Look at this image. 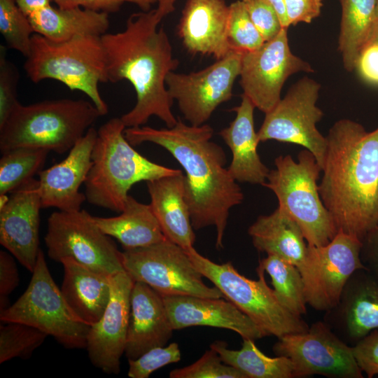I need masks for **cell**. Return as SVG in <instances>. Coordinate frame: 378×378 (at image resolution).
<instances>
[{"label":"cell","instance_id":"ac0fdd59","mask_svg":"<svg viewBox=\"0 0 378 378\" xmlns=\"http://www.w3.org/2000/svg\"><path fill=\"white\" fill-rule=\"evenodd\" d=\"M38 180H29L9 193L0 208V243L27 270H34L39 248Z\"/></svg>","mask_w":378,"mask_h":378},{"label":"cell","instance_id":"7dc6e473","mask_svg":"<svg viewBox=\"0 0 378 378\" xmlns=\"http://www.w3.org/2000/svg\"><path fill=\"white\" fill-rule=\"evenodd\" d=\"M20 8L28 17L37 10L51 5L52 0H15Z\"/></svg>","mask_w":378,"mask_h":378},{"label":"cell","instance_id":"44dd1931","mask_svg":"<svg viewBox=\"0 0 378 378\" xmlns=\"http://www.w3.org/2000/svg\"><path fill=\"white\" fill-rule=\"evenodd\" d=\"M174 330L209 326L232 330L242 339L258 340L267 333L232 302L223 298L162 295Z\"/></svg>","mask_w":378,"mask_h":378},{"label":"cell","instance_id":"5b68a950","mask_svg":"<svg viewBox=\"0 0 378 378\" xmlns=\"http://www.w3.org/2000/svg\"><path fill=\"white\" fill-rule=\"evenodd\" d=\"M101 116L94 104L85 99L20 103L0 127L1 153L26 147L62 154L69 151Z\"/></svg>","mask_w":378,"mask_h":378},{"label":"cell","instance_id":"277c9868","mask_svg":"<svg viewBox=\"0 0 378 378\" xmlns=\"http://www.w3.org/2000/svg\"><path fill=\"white\" fill-rule=\"evenodd\" d=\"M125 128L120 118H113L97 130L92 165L84 183L90 204L118 213L123 210L128 192L135 183L182 172L138 153L125 138Z\"/></svg>","mask_w":378,"mask_h":378},{"label":"cell","instance_id":"8fae6325","mask_svg":"<svg viewBox=\"0 0 378 378\" xmlns=\"http://www.w3.org/2000/svg\"><path fill=\"white\" fill-rule=\"evenodd\" d=\"M44 240L49 257L55 261L71 258L108 276L125 271L122 252L85 210L51 214Z\"/></svg>","mask_w":378,"mask_h":378},{"label":"cell","instance_id":"5bb4252c","mask_svg":"<svg viewBox=\"0 0 378 378\" xmlns=\"http://www.w3.org/2000/svg\"><path fill=\"white\" fill-rule=\"evenodd\" d=\"M276 356L288 358L293 378L319 374L333 378H363L352 346L344 342L323 321L304 332L285 335L273 346Z\"/></svg>","mask_w":378,"mask_h":378},{"label":"cell","instance_id":"7bdbcfd3","mask_svg":"<svg viewBox=\"0 0 378 378\" xmlns=\"http://www.w3.org/2000/svg\"><path fill=\"white\" fill-rule=\"evenodd\" d=\"M15 258L10 252L0 251V312L9 307L8 297L20 282Z\"/></svg>","mask_w":378,"mask_h":378},{"label":"cell","instance_id":"e575fe53","mask_svg":"<svg viewBox=\"0 0 378 378\" xmlns=\"http://www.w3.org/2000/svg\"><path fill=\"white\" fill-rule=\"evenodd\" d=\"M0 32L8 48L29 55L35 32L15 0H0Z\"/></svg>","mask_w":378,"mask_h":378},{"label":"cell","instance_id":"4316f807","mask_svg":"<svg viewBox=\"0 0 378 378\" xmlns=\"http://www.w3.org/2000/svg\"><path fill=\"white\" fill-rule=\"evenodd\" d=\"M248 232L258 251L276 255L297 267L306 257L308 244L300 227L278 207L270 215L260 216Z\"/></svg>","mask_w":378,"mask_h":378},{"label":"cell","instance_id":"ffe728a7","mask_svg":"<svg viewBox=\"0 0 378 378\" xmlns=\"http://www.w3.org/2000/svg\"><path fill=\"white\" fill-rule=\"evenodd\" d=\"M323 321L351 346L378 329V284L367 270H358L351 276Z\"/></svg>","mask_w":378,"mask_h":378},{"label":"cell","instance_id":"f546056e","mask_svg":"<svg viewBox=\"0 0 378 378\" xmlns=\"http://www.w3.org/2000/svg\"><path fill=\"white\" fill-rule=\"evenodd\" d=\"M342 15L338 48L348 71L356 69L360 53L377 20V0H340Z\"/></svg>","mask_w":378,"mask_h":378},{"label":"cell","instance_id":"603a6c76","mask_svg":"<svg viewBox=\"0 0 378 378\" xmlns=\"http://www.w3.org/2000/svg\"><path fill=\"white\" fill-rule=\"evenodd\" d=\"M228 13L229 6L224 0H186L178 26L186 50L216 59L234 51L227 38Z\"/></svg>","mask_w":378,"mask_h":378},{"label":"cell","instance_id":"83f0119b","mask_svg":"<svg viewBox=\"0 0 378 378\" xmlns=\"http://www.w3.org/2000/svg\"><path fill=\"white\" fill-rule=\"evenodd\" d=\"M35 34L56 42L80 35L102 36L110 24L108 13L83 8L48 6L28 16Z\"/></svg>","mask_w":378,"mask_h":378},{"label":"cell","instance_id":"8d00e7d4","mask_svg":"<svg viewBox=\"0 0 378 378\" xmlns=\"http://www.w3.org/2000/svg\"><path fill=\"white\" fill-rule=\"evenodd\" d=\"M170 378H246L239 370L223 361L220 355L211 349L195 363L174 369Z\"/></svg>","mask_w":378,"mask_h":378},{"label":"cell","instance_id":"681fc988","mask_svg":"<svg viewBox=\"0 0 378 378\" xmlns=\"http://www.w3.org/2000/svg\"><path fill=\"white\" fill-rule=\"evenodd\" d=\"M175 1L176 0H156V10L162 18L174 11Z\"/></svg>","mask_w":378,"mask_h":378},{"label":"cell","instance_id":"6da1fadb","mask_svg":"<svg viewBox=\"0 0 378 378\" xmlns=\"http://www.w3.org/2000/svg\"><path fill=\"white\" fill-rule=\"evenodd\" d=\"M124 134L132 146L150 142L164 148L180 164L186 173L192 227L198 230L214 226L216 247L222 248L230 211L242 202L244 194L225 167L223 149L211 141L213 128L178 119L172 127H126Z\"/></svg>","mask_w":378,"mask_h":378},{"label":"cell","instance_id":"d6986e66","mask_svg":"<svg viewBox=\"0 0 378 378\" xmlns=\"http://www.w3.org/2000/svg\"><path fill=\"white\" fill-rule=\"evenodd\" d=\"M97 130L91 127L60 162L42 169L38 176V192L43 208L77 211L86 200L79 191L92 165L91 155Z\"/></svg>","mask_w":378,"mask_h":378},{"label":"cell","instance_id":"8992f818","mask_svg":"<svg viewBox=\"0 0 378 378\" xmlns=\"http://www.w3.org/2000/svg\"><path fill=\"white\" fill-rule=\"evenodd\" d=\"M24 69L34 83L46 79L85 93L102 115L108 112L99 85L107 83L106 59L102 36L80 35L56 42L34 34Z\"/></svg>","mask_w":378,"mask_h":378},{"label":"cell","instance_id":"d590c367","mask_svg":"<svg viewBox=\"0 0 378 378\" xmlns=\"http://www.w3.org/2000/svg\"><path fill=\"white\" fill-rule=\"evenodd\" d=\"M227 38L232 50L241 53L255 50L265 43L241 0L229 5Z\"/></svg>","mask_w":378,"mask_h":378},{"label":"cell","instance_id":"484cf974","mask_svg":"<svg viewBox=\"0 0 378 378\" xmlns=\"http://www.w3.org/2000/svg\"><path fill=\"white\" fill-rule=\"evenodd\" d=\"M64 269L61 293L73 314L91 326L102 318L111 295L110 276L71 258L60 261Z\"/></svg>","mask_w":378,"mask_h":378},{"label":"cell","instance_id":"2e32d148","mask_svg":"<svg viewBox=\"0 0 378 378\" xmlns=\"http://www.w3.org/2000/svg\"><path fill=\"white\" fill-rule=\"evenodd\" d=\"M287 29L241 56L239 76L243 94L265 113L280 101L283 85L290 76L314 71L308 62L291 52Z\"/></svg>","mask_w":378,"mask_h":378},{"label":"cell","instance_id":"f35d334b","mask_svg":"<svg viewBox=\"0 0 378 378\" xmlns=\"http://www.w3.org/2000/svg\"><path fill=\"white\" fill-rule=\"evenodd\" d=\"M20 73L16 66L6 57V49L0 47V127L20 104L18 85Z\"/></svg>","mask_w":378,"mask_h":378},{"label":"cell","instance_id":"9a60e30c","mask_svg":"<svg viewBox=\"0 0 378 378\" xmlns=\"http://www.w3.org/2000/svg\"><path fill=\"white\" fill-rule=\"evenodd\" d=\"M242 54L232 51L198 71L168 74V93L177 102L190 125L205 124L220 104L231 99L234 83L239 76Z\"/></svg>","mask_w":378,"mask_h":378},{"label":"cell","instance_id":"1f68e13d","mask_svg":"<svg viewBox=\"0 0 378 378\" xmlns=\"http://www.w3.org/2000/svg\"><path fill=\"white\" fill-rule=\"evenodd\" d=\"M258 266L270 276L274 294L281 305L296 316L306 314L307 304L299 269L274 255H267Z\"/></svg>","mask_w":378,"mask_h":378},{"label":"cell","instance_id":"7a4b0ae2","mask_svg":"<svg viewBox=\"0 0 378 378\" xmlns=\"http://www.w3.org/2000/svg\"><path fill=\"white\" fill-rule=\"evenodd\" d=\"M162 18L156 8L132 14L124 30L106 33L102 41L106 54L107 80L129 81L136 102L120 118L126 127L142 126L153 116L172 127L177 119L172 111L166 78L178 66L169 37L159 24Z\"/></svg>","mask_w":378,"mask_h":378},{"label":"cell","instance_id":"bcb514c9","mask_svg":"<svg viewBox=\"0 0 378 378\" xmlns=\"http://www.w3.org/2000/svg\"><path fill=\"white\" fill-rule=\"evenodd\" d=\"M360 259L366 270L378 284V225L362 240Z\"/></svg>","mask_w":378,"mask_h":378},{"label":"cell","instance_id":"d4e9b609","mask_svg":"<svg viewBox=\"0 0 378 378\" xmlns=\"http://www.w3.org/2000/svg\"><path fill=\"white\" fill-rule=\"evenodd\" d=\"M255 108L251 101L242 94L240 104L232 108L236 113L234 119L219 134L232 153L227 167L232 177L237 182L263 186L270 170L258 153L260 141L254 129Z\"/></svg>","mask_w":378,"mask_h":378},{"label":"cell","instance_id":"816d5d0a","mask_svg":"<svg viewBox=\"0 0 378 378\" xmlns=\"http://www.w3.org/2000/svg\"><path fill=\"white\" fill-rule=\"evenodd\" d=\"M376 17H377V19H378V0H377Z\"/></svg>","mask_w":378,"mask_h":378},{"label":"cell","instance_id":"f1b7e54d","mask_svg":"<svg viewBox=\"0 0 378 378\" xmlns=\"http://www.w3.org/2000/svg\"><path fill=\"white\" fill-rule=\"evenodd\" d=\"M92 219L106 234L115 238L124 250L145 247L166 239L150 205L130 195L119 216H92Z\"/></svg>","mask_w":378,"mask_h":378},{"label":"cell","instance_id":"ab89813d","mask_svg":"<svg viewBox=\"0 0 378 378\" xmlns=\"http://www.w3.org/2000/svg\"><path fill=\"white\" fill-rule=\"evenodd\" d=\"M265 42L274 38L284 29L274 6L267 0H241Z\"/></svg>","mask_w":378,"mask_h":378},{"label":"cell","instance_id":"c3c4849f","mask_svg":"<svg viewBox=\"0 0 378 378\" xmlns=\"http://www.w3.org/2000/svg\"><path fill=\"white\" fill-rule=\"evenodd\" d=\"M275 8L276 10L282 27L284 29L288 28V24L286 19L285 6H284V0H267Z\"/></svg>","mask_w":378,"mask_h":378},{"label":"cell","instance_id":"f6af8a7d","mask_svg":"<svg viewBox=\"0 0 378 378\" xmlns=\"http://www.w3.org/2000/svg\"><path fill=\"white\" fill-rule=\"evenodd\" d=\"M356 69L365 81L378 84V43H369L363 47Z\"/></svg>","mask_w":378,"mask_h":378},{"label":"cell","instance_id":"7c38bea8","mask_svg":"<svg viewBox=\"0 0 378 378\" xmlns=\"http://www.w3.org/2000/svg\"><path fill=\"white\" fill-rule=\"evenodd\" d=\"M320 89V84L312 78L300 79L265 113L257 134L260 142L276 140L304 147L314 155L322 171L327 139L316 128L323 115L316 106Z\"/></svg>","mask_w":378,"mask_h":378},{"label":"cell","instance_id":"ee69618b","mask_svg":"<svg viewBox=\"0 0 378 378\" xmlns=\"http://www.w3.org/2000/svg\"><path fill=\"white\" fill-rule=\"evenodd\" d=\"M288 26L300 22L310 23L321 12L323 0H284Z\"/></svg>","mask_w":378,"mask_h":378},{"label":"cell","instance_id":"9c48e42d","mask_svg":"<svg viewBox=\"0 0 378 378\" xmlns=\"http://www.w3.org/2000/svg\"><path fill=\"white\" fill-rule=\"evenodd\" d=\"M31 273L30 282L22 295L0 312L1 321L35 327L66 348H85L90 326L80 322L69 309L41 249Z\"/></svg>","mask_w":378,"mask_h":378},{"label":"cell","instance_id":"52a82bcc","mask_svg":"<svg viewBox=\"0 0 378 378\" xmlns=\"http://www.w3.org/2000/svg\"><path fill=\"white\" fill-rule=\"evenodd\" d=\"M263 185L278 200V208L288 214L300 227L308 246L328 244L338 232L326 208L317 183L321 169L308 150L300 151L298 161L290 155L274 160Z\"/></svg>","mask_w":378,"mask_h":378},{"label":"cell","instance_id":"ba28073f","mask_svg":"<svg viewBox=\"0 0 378 378\" xmlns=\"http://www.w3.org/2000/svg\"><path fill=\"white\" fill-rule=\"evenodd\" d=\"M196 268L242 312L262 329L267 336L277 338L306 332L308 324L288 311L268 286L265 271L258 266V280L241 274L230 262L218 264L203 256L193 247L186 250Z\"/></svg>","mask_w":378,"mask_h":378},{"label":"cell","instance_id":"d6a6232c","mask_svg":"<svg viewBox=\"0 0 378 378\" xmlns=\"http://www.w3.org/2000/svg\"><path fill=\"white\" fill-rule=\"evenodd\" d=\"M49 150L20 147L1 153L0 195L9 194L42 170Z\"/></svg>","mask_w":378,"mask_h":378},{"label":"cell","instance_id":"7402d4cb","mask_svg":"<svg viewBox=\"0 0 378 378\" xmlns=\"http://www.w3.org/2000/svg\"><path fill=\"white\" fill-rule=\"evenodd\" d=\"M174 330L162 295L148 284L134 281L125 349L127 359H136L153 348L167 345Z\"/></svg>","mask_w":378,"mask_h":378},{"label":"cell","instance_id":"e0dca14e","mask_svg":"<svg viewBox=\"0 0 378 378\" xmlns=\"http://www.w3.org/2000/svg\"><path fill=\"white\" fill-rule=\"evenodd\" d=\"M134 281L125 272L110 276L111 295L106 308L90 327L86 341L89 358L107 374H118L126 346L130 317V297Z\"/></svg>","mask_w":378,"mask_h":378},{"label":"cell","instance_id":"74e56055","mask_svg":"<svg viewBox=\"0 0 378 378\" xmlns=\"http://www.w3.org/2000/svg\"><path fill=\"white\" fill-rule=\"evenodd\" d=\"M181 354L178 344L153 348L139 358L128 360L127 375L131 378H148L155 370L181 360Z\"/></svg>","mask_w":378,"mask_h":378},{"label":"cell","instance_id":"60d3db41","mask_svg":"<svg viewBox=\"0 0 378 378\" xmlns=\"http://www.w3.org/2000/svg\"><path fill=\"white\" fill-rule=\"evenodd\" d=\"M352 351L357 364L368 378L378 375V329L354 345Z\"/></svg>","mask_w":378,"mask_h":378},{"label":"cell","instance_id":"4fadbf2b","mask_svg":"<svg viewBox=\"0 0 378 378\" xmlns=\"http://www.w3.org/2000/svg\"><path fill=\"white\" fill-rule=\"evenodd\" d=\"M362 241L338 232L326 245L308 246L306 257L298 267L301 274L307 304L326 312L338 302L351 276L365 267L360 259Z\"/></svg>","mask_w":378,"mask_h":378},{"label":"cell","instance_id":"f907efd6","mask_svg":"<svg viewBox=\"0 0 378 378\" xmlns=\"http://www.w3.org/2000/svg\"><path fill=\"white\" fill-rule=\"evenodd\" d=\"M369 43H378V19L376 20L373 24L369 39L366 44Z\"/></svg>","mask_w":378,"mask_h":378},{"label":"cell","instance_id":"4dcf8cb0","mask_svg":"<svg viewBox=\"0 0 378 378\" xmlns=\"http://www.w3.org/2000/svg\"><path fill=\"white\" fill-rule=\"evenodd\" d=\"M255 340L243 339L239 350L227 348L224 341L216 340L210 348L215 350L226 364L241 371L246 378H293V365L287 357L266 356Z\"/></svg>","mask_w":378,"mask_h":378},{"label":"cell","instance_id":"836d02e7","mask_svg":"<svg viewBox=\"0 0 378 378\" xmlns=\"http://www.w3.org/2000/svg\"><path fill=\"white\" fill-rule=\"evenodd\" d=\"M48 336L41 330L20 322L0 326V363L12 358L29 357Z\"/></svg>","mask_w":378,"mask_h":378},{"label":"cell","instance_id":"cb8c5ba5","mask_svg":"<svg viewBox=\"0 0 378 378\" xmlns=\"http://www.w3.org/2000/svg\"><path fill=\"white\" fill-rule=\"evenodd\" d=\"M150 206L165 238L184 249L194 246L195 234L183 172L146 182Z\"/></svg>","mask_w":378,"mask_h":378},{"label":"cell","instance_id":"3957f363","mask_svg":"<svg viewBox=\"0 0 378 378\" xmlns=\"http://www.w3.org/2000/svg\"><path fill=\"white\" fill-rule=\"evenodd\" d=\"M326 139L320 196L337 231L362 241L378 225V127L341 119Z\"/></svg>","mask_w":378,"mask_h":378},{"label":"cell","instance_id":"b9f144b4","mask_svg":"<svg viewBox=\"0 0 378 378\" xmlns=\"http://www.w3.org/2000/svg\"><path fill=\"white\" fill-rule=\"evenodd\" d=\"M61 8H83L106 13L119 10L125 3L138 6L143 11L149 10L156 0H52Z\"/></svg>","mask_w":378,"mask_h":378},{"label":"cell","instance_id":"30bf717a","mask_svg":"<svg viewBox=\"0 0 378 378\" xmlns=\"http://www.w3.org/2000/svg\"><path fill=\"white\" fill-rule=\"evenodd\" d=\"M122 264L134 281L145 283L162 295L224 298L203 281L186 249L167 239L145 247L124 250Z\"/></svg>","mask_w":378,"mask_h":378}]
</instances>
